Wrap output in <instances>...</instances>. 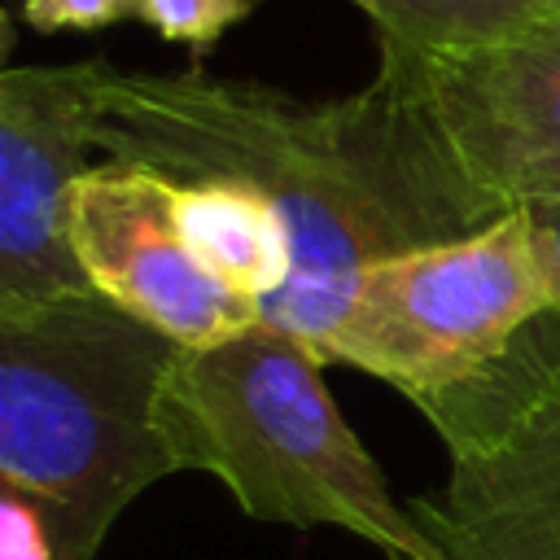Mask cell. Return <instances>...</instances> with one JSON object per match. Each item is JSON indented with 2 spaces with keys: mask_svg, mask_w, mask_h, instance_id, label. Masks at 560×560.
I'll return each instance as SVG.
<instances>
[{
  "mask_svg": "<svg viewBox=\"0 0 560 560\" xmlns=\"http://www.w3.org/2000/svg\"><path fill=\"white\" fill-rule=\"evenodd\" d=\"M96 149L175 184L228 179L271 201L293 276L262 306V324L298 341L354 271L512 210L464 175L411 79L389 66L332 101H298L201 66L175 74L109 66Z\"/></svg>",
  "mask_w": 560,
  "mask_h": 560,
  "instance_id": "obj_1",
  "label": "cell"
},
{
  "mask_svg": "<svg viewBox=\"0 0 560 560\" xmlns=\"http://www.w3.org/2000/svg\"><path fill=\"white\" fill-rule=\"evenodd\" d=\"M319 359L276 324L179 346L158 389L175 472H210L254 521L341 529L389 560H446L341 420Z\"/></svg>",
  "mask_w": 560,
  "mask_h": 560,
  "instance_id": "obj_2",
  "label": "cell"
},
{
  "mask_svg": "<svg viewBox=\"0 0 560 560\" xmlns=\"http://www.w3.org/2000/svg\"><path fill=\"white\" fill-rule=\"evenodd\" d=\"M179 341L105 293L0 311V486L35 499L79 560L175 472L158 389Z\"/></svg>",
  "mask_w": 560,
  "mask_h": 560,
  "instance_id": "obj_3",
  "label": "cell"
},
{
  "mask_svg": "<svg viewBox=\"0 0 560 560\" xmlns=\"http://www.w3.org/2000/svg\"><path fill=\"white\" fill-rule=\"evenodd\" d=\"M551 311L521 206L494 223L354 271L302 337L319 363L359 368L429 420L477 389Z\"/></svg>",
  "mask_w": 560,
  "mask_h": 560,
  "instance_id": "obj_4",
  "label": "cell"
},
{
  "mask_svg": "<svg viewBox=\"0 0 560 560\" xmlns=\"http://www.w3.org/2000/svg\"><path fill=\"white\" fill-rule=\"evenodd\" d=\"M109 61L9 66L0 74V311L88 293L70 201L92 171Z\"/></svg>",
  "mask_w": 560,
  "mask_h": 560,
  "instance_id": "obj_5",
  "label": "cell"
},
{
  "mask_svg": "<svg viewBox=\"0 0 560 560\" xmlns=\"http://www.w3.org/2000/svg\"><path fill=\"white\" fill-rule=\"evenodd\" d=\"M70 245L96 293L179 346H210L262 324L254 298L214 280L184 241L175 179L136 166H92L70 201Z\"/></svg>",
  "mask_w": 560,
  "mask_h": 560,
  "instance_id": "obj_6",
  "label": "cell"
},
{
  "mask_svg": "<svg viewBox=\"0 0 560 560\" xmlns=\"http://www.w3.org/2000/svg\"><path fill=\"white\" fill-rule=\"evenodd\" d=\"M381 66L411 79L464 175L494 201L560 192V13L468 52Z\"/></svg>",
  "mask_w": 560,
  "mask_h": 560,
  "instance_id": "obj_7",
  "label": "cell"
},
{
  "mask_svg": "<svg viewBox=\"0 0 560 560\" xmlns=\"http://www.w3.org/2000/svg\"><path fill=\"white\" fill-rule=\"evenodd\" d=\"M411 512L446 560H560V368Z\"/></svg>",
  "mask_w": 560,
  "mask_h": 560,
  "instance_id": "obj_8",
  "label": "cell"
},
{
  "mask_svg": "<svg viewBox=\"0 0 560 560\" xmlns=\"http://www.w3.org/2000/svg\"><path fill=\"white\" fill-rule=\"evenodd\" d=\"M175 214L197 262L241 298H254L258 311L289 284V232L258 192L228 179L175 184Z\"/></svg>",
  "mask_w": 560,
  "mask_h": 560,
  "instance_id": "obj_9",
  "label": "cell"
},
{
  "mask_svg": "<svg viewBox=\"0 0 560 560\" xmlns=\"http://www.w3.org/2000/svg\"><path fill=\"white\" fill-rule=\"evenodd\" d=\"M389 61H433L508 39L551 13L560 0H350Z\"/></svg>",
  "mask_w": 560,
  "mask_h": 560,
  "instance_id": "obj_10",
  "label": "cell"
},
{
  "mask_svg": "<svg viewBox=\"0 0 560 560\" xmlns=\"http://www.w3.org/2000/svg\"><path fill=\"white\" fill-rule=\"evenodd\" d=\"M254 0H131V18L158 31L171 44H188L197 52L214 48L223 31L245 22Z\"/></svg>",
  "mask_w": 560,
  "mask_h": 560,
  "instance_id": "obj_11",
  "label": "cell"
},
{
  "mask_svg": "<svg viewBox=\"0 0 560 560\" xmlns=\"http://www.w3.org/2000/svg\"><path fill=\"white\" fill-rule=\"evenodd\" d=\"M26 26L57 35V31H105L131 18V0H22Z\"/></svg>",
  "mask_w": 560,
  "mask_h": 560,
  "instance_id": "obj_12",
  "label": "cell"
},
{
  "mask_svg": "<svg viewBox=\"0 0 560 560\" xmlns=\"http://www.w3.org/2000/svg\"><path fill=\"white\" fill-rule=\"evenodd\" d=\"M521 214L529 223V245H534V262L542 271L551 311L560 315V192L556 197L521 201Z\"/></svg>",
  "mask_w": 560,
  "mask_h": 560,
  "instance_id": "obj_13",
  "label": "cell"
}]
</instances>
